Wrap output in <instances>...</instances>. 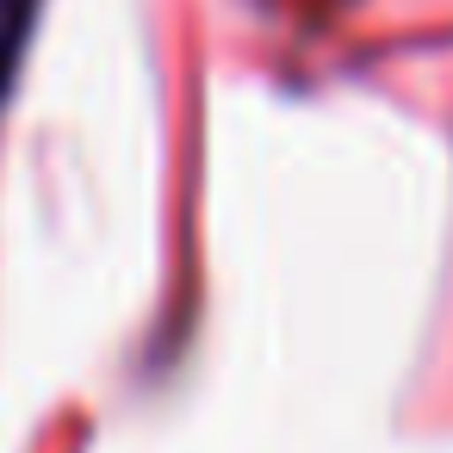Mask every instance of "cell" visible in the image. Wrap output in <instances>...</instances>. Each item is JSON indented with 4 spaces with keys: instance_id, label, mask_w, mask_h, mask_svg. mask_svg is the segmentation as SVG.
Segmentation results:
<instances>
[{
    "instance_id": "cell-1",
    "label": "cell",
    "mask_w": 453,
    "mask_h": 453,
    "mask_svg": "<svg viewBox=\"0 0 453 453\" xmlns=\"http://www.w3.org/2000/svg\"><path fill=\"white\" fill-rule=\"evenodd\" d=\"M32 7H38V0H0V100H7L13 69H19V50L32 38Z\"/></svg>"
}]
</instances>
